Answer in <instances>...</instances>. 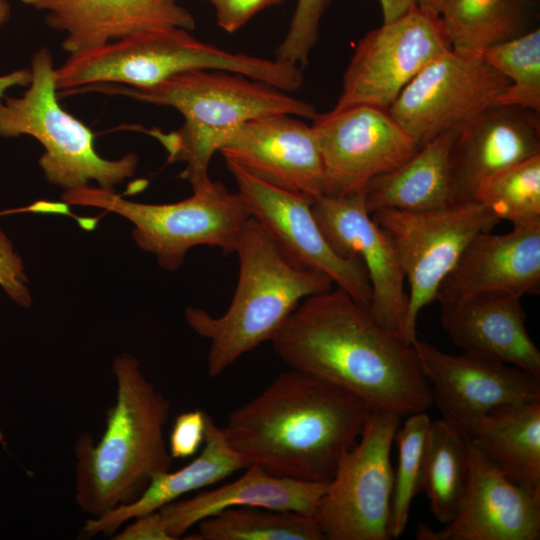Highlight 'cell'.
<instances>
[{
    "label": "cell",
    "mask_w": 540,
    "mask_h": 540,
    "mask_svg": "<svg viewBox=\"0 0 540 540\" xmlns=\"http://www.w3.org/2000/svg\"><path fill=\"white\" fill-rule=\"evenodd\" d=\"M271 343L290 369L347 391L370 410L407 417L433 406L414 347L340 288L304 299Z\"/></svg>",
    "instance_id": "1"
},
{
    "label": "cell",
    "mask_w": 540,
    "mask_h": 540,
    "mask_svg": "<svg viewBox=\"0 0 540 540\" xmlns=\"http://www.w3.org/2000/svg\"><path fill=\"white\" fill-rule=\"evenodd\" d=\"M370 411L347 391L290 369L234 409L221 429L250 464L281 477L329 482Z\"/></svg>",
    "instance_id": "2"
},
{
    "label": "cell",
    "mask_w": 540,
    "mask_h": 540,
    "mask_svg": "<svg viewBox=\"0 0 540 540\" xmlns=\"http://www.w3.org/2000/svg\"><path fill=\"white\" fill-rule=\"evenodd\" d=\"M101 92L140 102L171 107L184 117L183 125L163 133L147 131L167 152V163L183 162L180 177L192 189L208 183V168L224 136L248 120L288 114L313 120L314 105L284 90L246 76L217 70L189 71L149 87L103 83L74 89Z\"/></svg>",
    "instance_id": "3"
},
{
    "label": "cell",
    "mask_w": 540,
    "mask_h": 540,
    "mask_svg": "<svg viewBox=\"0 0 540 540\" xmlns=\"http://www.w3.org/2000/svg\"><path fill=\"white\" fill-rule=\"evenodd\" d=\"M116 401L98 442L83 433L75 444V498L93 517L137 499L172 456L164 435L171 404L124 353L113 360Z\"/></svg>",
    "instance_id": "4"
},
{
    "label": "cell",
    "mask_w": 540,
    "mask_h": 540,
    "mask_svg": "<svg viewBox=\"0 0 540 540\" xmlns=\"http://www.w3.org/2000/svg\"><path fill=\"white\" fill-rule=\"evenodd\" d=\"M234 253L239 259V274L226 311L218 317L197 308L185 312L190 327L210 342L207 373L211 378L271 341L304 299L333 286L325 274L289 261L264 226L252 217Z\"/></svg>",
    "instance_id": "5"
},
{
    "label": "cell",
    "mask_w": 540,
    "mask_h": 540,
    "mask_svg": "<svg viewBox=\"0 0 540 540\" xmlns=\"http://www.w3.org/2000/svg\"><path fill=\"white\" fill-rule=\"evenodd\" d=\"M30 69L32 79L24 94L0 99V136L29 135L39 141L44 148L39 166L46 180L65 191L88 186L90 181L114 190L133 176L136 154L117 160L101 157L90 128L59 104L56 68L48 48L35 51Z\"/></svg>",
    "instance_id": "6"
},
{
    "label": "cell",
    "mask_w": 540,
    "mask_h": 540,
    "mask_svg": "<svg viewBox=\"0 0 540 540\" xmlns=\"http://www.w3.org/2000/svg\"><path fill=\"white\" fill-rule=\"evenodd\" d=\"M67 205L93 206L114 212L133 224L137 245L156 257L165 270L175 271L187 252L206 245L224 255L235 252L251 215L239 192L210 180L179 202L146 204L123 199L114 190L84 186L64 191Z\"/></svg>",
    "instance_id": "7"
},
{
    "label": "cell",
    "mask_w": 540,
    "mask_h": 540,
    "mask_svg": "<svg viewBox=\"0 0 540 540\" xmlns=\"http://www.w3.org/2000/svg\"><path fill=\"white\" fill-rule=\"evenodd\" d=\"M372 220L392 245L409 283L404 340L412 345L420 311L436 300L438 287L470 241L500 220L475 200L406 211L384 209Z\"/></svg>",
    "instance_id": "8"
},
{
    "label": "cell",
    "mask_w": 540,
    "mask_h": 540,
    "mask_svg": "<svg viewBox=\"0 0 540 540\" xmlns=\"http://www.w3.org/2000/svg\"><path fill=\"white\" fill-rule=\"evenodd\" d=\"M402 417L371 410L341 458L314 519L326 540H389L394 470L390 454Z\"/></svg>",
    "instance_id": "9"
},
{
    "label": "cell",
    "mask_w": 540,
    "mask_h": 540,
    "mask_svg": "<svg viewBox=\"0 0 540 540\" xmlns=\"http://www.w3.org/2000/svg\"><path fill=\"white\" fill-rule=\"evenodd\" d=\"M451 49L439 14L417 7L383 23L358 42L332 110L356 105L388 110L427 64Z\"/></svg>",
    "instance_id": "10"
},
{
    "label": "cell",
    "mask_w": 540,
    "mask_h": 540,
    "mask_svg": "<svg viewBox=\"0 0 540 540\" xmlns=\"http://www.w3.org/2000/svg\"><path fill=\"white\" fill-rule=\"evenodd\" d=\"M508 85L481 55L451 49L427 64L388 111L420 148L495 105Z\"/></svg>",
    "instance_id": "11"
},
{
    "label": "cell",
    "mask_w": 540,
    "mask_h": 540,
    "mask_svg": "<svg viewBox=\"0 0 540 540\" xmlns=\"http://www.w3.org/2000/svg\"><path fill=\"white\" fill-rule=\"evenodd\" d=\"M252 218L260 222L294 265L328 276L337 288L369 307L372 289L359 258H344L327 242L308 197L273 185L226 161Z\"/></svg>",
    "instance_id": "12"
},
{
    "label": "cell",
    "mask_w": 540,
    "mask_h": 540,
    "mask_svg": "<svg viewBox=\"0 0 540 540\" xmlns=\"http://www.w3.org/2000/svg\"><path fill=\"white\" fill-rule=\"evenodd\" d=\"M324 194L364 191L374 177L408 160L419 148L388 110L356 105L317 114Z\"/></svg>",
    "instance_id": "13"
},
{
    "label": "cell",
    "mask_w": 540,
    "mask_h": 540,
    "mask_svg": "<svg viewBox=\"0 0 540 540\" xmlns=\"http://www.w3.org/2000/svg\"><path fill=\"white\" fill-rule=\"evenodd\" d=\"M412 346L433 405L464 434L496 408L540 401V377L521 368L466 352L448 354L417 338Z\"/></svg>",
    "instance_id": "14"
},
{
    "label": "cell",
    "mask_w": 540,
    "mask_h": 540,
    "mask_svg": "<svg viewBox=\"0 0 540 540\" xmlns=\"http://www.w3.org/2000/svg\"><path fill=\"white\" fill-rule=\"evenodd\" d=\"M311 208L332 249L364 264L372 289L368 310L373 319L404 339L408 305L405 276L392 245L366 209L364 191L322 194L312 201Z\"/></svg>",
    "instance_id": "15"
},
{
    "label": "cell",
    "mask_w": 540,
    "mask_h": 540,
    "mask_svg": "<svg viewBox=\"0 0 540 540\" xmlns=\"http://www.w3.org/2000/svg\"><path fill=\"white\" fill-rule=\"evenodd\" d=\"M199 63V47L189 30L161 28L69 55L55 69V82L61 93L103 83L149 87L195 70Z\"/></svg>",
    "instance_id": "16"
},
{
    "label": "cell",
    "mask_w": 540,
    "mask_h": 540,
    "mask_svg": "<svg viewBox=\"0 0 540 540\" xmlns=\"http://www.w3.org/2000/svg\"><path fill=\"white\" fill-rule=\"evenodd\" d=\"M218 152L253 175L312 201L324 194V171L312 125L274 114L243 122L222 139Z\"/></svg>",
    "instance_id": "17"
},
{
    "label": "cell",
    "mask_w": 540,
    "mask_h": 540,
    "mask_svg": "<svg viewBox=\"0 0 540 540\" xmlns=\"http://www.w3.org/2000/svg\"><path fill=\"white\" fill-rule=\"evenodd\" d=\"M444 525L440 531L419 526L416 537L421 540H538L540 491L510 481L469 440L467 488L455 516Z\"/></svg>",
    "instance_id": "18"
},
{
    "label": "cell",
    "mask_w": 540,
    "mask_h": 540,
    "mask_svg": "<svg viewBox=\"0 0 540 540\" xmlns=\"http://www.w3.org/2000/svg\"><path fill=\"white\" fill-rule=\"evenodd\" d=\"M45 12V23L65 33L69 55L139 32L178 27L192 30L195 19L177 0H20Z\"/></svg>",
    "instance_id": "19"
},
{
    "label": "cell",
    "mask_w": 540,
    "mask_h": 540,
    "mask_svg": "<svg viewBox=\"0 0 540 540\" xmlns=\"http://www.w3.org/2000/svg\"><path fill=\"white\" fill-rule=\"evenodd\" d=\"M540 154L539 113L492 105L459 129L451 153L453 202L491 175Z\"/></svg>",
    "instance_id": "20"
},
{
    "label": "cell",
    "mask_w": 540,
    "mask_h": 540,
    "mask_svg": "<svg viewBox=\"0 0 540 540\" xmlns=\"http://www.w3.org/2000/svg\"><path fill=\"white\" fill-rule=\"evenodd\" d=\"M521 296L485 291L440 302V322L463 350L540 377V351L525 325Z\"/></svg>",
    "instance_id": "21"
},
{
    "label": "cell",
    "mask_w": 540,
    "mask_h": 540,
    "mask_svg": "<svg viewBox=\"0 0 540 540\" xmlns=\"http://www.w3.org/2000/svg\"><path fill=\"white\" fill-rule=\"evenodd\" d=\"M485 291L540 293V224L513 226L505 234L481 232L440 283L436 300L445 302Z\"/></svg>",
    "instance_id": "22"
},
{
    "label": "cell",
    "mask_w": 540,
    "mask_h": 540,
    "mask_svg": "<svg viewBox=\"0 0 540 540\" xmlns=\"http://www.w3.org/2000/svg\"><path fill=\"white\" fill-rule=\"evenodd\" d=\"M329 482H308L271 474L250 464L235 481L159 509L171 540L203 519L233 507H265L314 517Z\"/></svg>",
    "instance_id": "23"
},
{
    "label": "cell",
    "mask_w": 540,
    "mask_h": 540,
    "mask_svg": "<svg viewBox=\"0 0 540 540\" xmlns=\"http://www.w3.org/2000/svg\"><path fill=\"white\" fill-rule=\"evenodd\" d=\"M249 465L250 462L229 445L221 427L207 414L204 446L194 460L177 471L156 473L137 499L86 521L83 531L89 536L114 535L125 522L157 511L180 496L211 486Z\"/></svg>",
    "instance_id": "24"
},
{
    "label": "cell",
    "mask_w": 540,
    "mask_h": 540,
    "mask_svg": "<svg viewBox=\"0 0 540 540\" xmlns=\"http://www.w3.org/2000/svg\"><path fill=\"white\" fill-rule=\"evenodd\" d=\"M458 131L439 134L398 167L371 179L364 189L367 211H423L453 203L451 153Z\"/></svg>",
    "instance_id": "25"
},
{
    "label": "cell",
    "mask_w": 540,
    "mask_h": 540,
    "mask_svg": "<svg viewBox=\"0 0 540 540\" xmlns=\"http://www.w3.org/2000/svg\"><path fill=\"white\" fill-rule=\"evenodd\" d=\"M466 435L510 481L540 491V401L496 408Z\"/></svg>",
    "instance_id": "26"
},
{
    "label": "cell",
    "mask_w": 540,
    "mask_h": 540,
    "mask_svg": "<svg viewBox=\"0 0 540 540\" xmlns=\"http://www.w3.org/2000/svg\"><path fill=\"white\" fill-rule=\"evenodd\" d=\"M531 0H445L439 15L452 50L481 55L529 30Z\"/></svg>",
    "instance_id": "27"
},
{
    "label": "cell",
    "mask_w": 540,
    "mask_h": 540,
    "mask_svg": "<svg viewBox=\"0 0 540 540\" xmlns=\"http://www.w3.org/2000/svg\"><path fill=\"white\" fill-rule=\"evenodd\" d=\"M469 475V439L444 419L431 421L424 449L421 491L433 516L446 524L464 497Z\"/></svg>",
    "instance_id": "28"
},
{
    "label": "cell",
    "mask_w": 540,
    "mask_h": 540,
    "mask_svg": "<svg viewBox=\"0 0 540 540\" xmlns=\"http://www.w3.org/2000/svg\"><path fill=\"white\" fill-rule=\"evenodd\" d=\"M189 540H325L314 517L265 507H233L207 517Z\"/></svg>",
    "instance_id": "29"
},
{
    "label": "cell",
    "mask_w": 540,
    "mask_h": 540,
    "mask_svg": "<svg viewBox=\"0 0 540 540\" xmlns=\"http://www.w3.org/2000/svg\"><path fill=\"white\" fill-rule=\"evenodd\" d=\"M472 200L513 226L540 224V154L483 180Z\"/></svg>",
    "instance_id": "30"
},
{
    "label": "cell",
    "mask_w": 540,
    "mask_h": 540,
    "mask_svg": "<svg viewBox=\"0 0 540 540\" xmlns=\"http://www.w3.org/2000/svg\"><path fill=\"white\" fill-rule=\"evenodd\" d=\"M484 60L509 80L495 105L540 112V29L485 49Z\"/></svg>",
    "instance_id": "31"
},
{
    "label": "cell",
    "mask_w": 540,
    "mask_h": 540,
    "mask_svg": "<svg viewBox=\"0 0 540 540\" xmlns=\"http://www.w3.org/2000/svg\"><path fill=\"white\" fill-rule=\"evenodd\" d=\"M431 419L426 412L407 416L398 427L394 441L397 444V465L393 474L390 506L389 534L401 536L407 526L414 497L421 492V475L426 437Z\"/></svg>",
    "instance_id": "32"
},
{
    "label": "cell",
    "mask_w": 540,
    "mask_h": 540,
    "mask_svg": "<svg viewBox=\"0 0 540 540\" xmlns=\"http://www.w3.org/2000/svg\"><path fill=\"white\" fill-rule=\"evenodd\" d=\"M331 0H297L289 28L275 59L305 67L319 38L322 17Z\"/></svg>",
    "instance_id": "33"
},
{
    "label": "cell",
    "mask_w": 540,
    "mask_h": 540,
    "mask_svg": "<svg viewBox=\"0 0 540 540\" xmlns=\"http://www.w3.org/2000/svg\"><path fill=\"white\" fill-rule=\"evenodd\" d=\"M206 416L199 409L178 415L168 442L172 458H187L199 450L204 441Z\"/></svg>",
    "instance_id": "34"
},
{
    "label": "cell",
    "mask_w": 540,
    "mask_h": 540,
    "mask_svg": "<svg viewBox=\"0 0 540 540\" xmlns=\"http://www.w3.org/2000/svg\"><path fill=\"white\" fill-rule=\"evenodd\" d=\"M0 285L17 304L28 307L32 299L22 261L14 246L0 229Z\"/></svg>",
    "instance_id": "35"
},
{
    "label": "cell",
    "mask_w": 540,
    "mask_h": 540,
    "mask_svg": "<svg viewBox=\"0 0 540 540\" xmlns=\"http://www.w3.org/2000/svg\"><path fill=\"white\" fill-rule=\"evenodd\" d=\"M214 8L217 24L226 32L241 29L250 19L267 7L284 0H206Z\"/></svg>",
    "instance_id": "36"
},
{
    "label": "cell",
    "mask_w": 540,
    "mask_h": 540,
    "mask_svg": "<svg viewBox=\"0 0 540 540\" xmlns=\"http://www.w3.org/2000/svg\"><path fill=\"white\" fill-rule=\"evenodd\" d=\"M115 540H171L159 510L136 517L133 522L115 534Z\"/></svg>",
    "instance_id": "37"
},
{
    "label": "cell",
    "mask_w": 540,
    "mask_h": 540,
    "mask_svg": "<svg viewBox=\"0 0 540 540\" xmlns=\"http://www.w3.org/2000/svg\"><path fill=\"white\" fill-rule=\"evenodd\" d=\"M12 14V8L8 0H0V28L6 24ZM32 79L30 68H21L8 74L0 75V99L5 97V92L15 86H28Z\"/></svg>",
    "instance_id": "38"
},
{
    "label": "cell",
    "mask_w": 540,
    "mask_h": 540,
    "mask_svg": "<svg viewBox=\"0 0 540 540\" xmlns=\"http://www.w3.org/2000/svg\"><path fill=\"white\" fill-rule=\"evenodd\" d=\"M383 23L392 22L419 6V0H379Z\"/></svg>",
    "instance_id": "39"
},
{
    "label": "cell",
    "mask_w": 540,
    "mask_h": 540,
    "mask_svg": "<svg viewBox=\"0 0 540 540\" xmlns=\"http://www.w3.org/2000/svg\"><path fill=\"white\" fill-rule=\"evenodd\" d=\"M445 0H419V6L427 11L439 14Z\"/></svg>",
    "instance_id": "40"
}]
</instances>
